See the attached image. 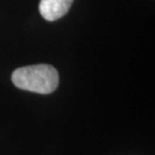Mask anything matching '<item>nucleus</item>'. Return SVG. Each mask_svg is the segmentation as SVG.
Here are the masks:
<instances>
[{"label": "nucleus", "mask_w": 155, "mask_h": 155, "mask_svg": "<svg viewBox=\"0 0 155 155\" xmlns=\"http://www.w3.org/2000/svg\"><path fill=\"white\" fill-rule=\"evenodd\" d=\"M11 81L21 90L46 95L57 90L60 77L57 69L41 64L18 68L12 73Z\"/></svg>", "instance_id": "nucleus-1"}, {"label": "nucleus", "mask_w": 155, "mask_h": 155, "mask_svg": "<svg viewBox=\"0 0 155 155\" xmlns=\"http://www.w3.org/2000/svg\"><path fill=\"white\" fill-rule=\"evenodd\" d=\"M73 1L74 0H40L38 9L45 20L54 21L68 13Z\"/></svg>", "instance_id": "nucleus-2"}]
</instances>
